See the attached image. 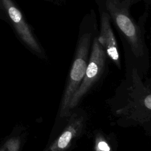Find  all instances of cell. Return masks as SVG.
Wrapping results in <instances>:
<instances>
[{
    "mask_svg": "<svg viewBox=\"0 0 151 151\" xmlns=\"http://www.w3.org/2000/svg\"><path fill=\"white\" fill-rule=\"evenodd\" d=\"M91 40V34L90 32L83 34L79 38L61 103L60 114L61 117H68L70 114V104L71 99L81 84L88 65Z\"/></svg>",
    "mask_w": 151,
    "mask_h": 151,
    "instance_id": "obj_1",
    "label": "cell"
},
{
    "mask_svg": "<svg viewBox=\"0 0 151 151\" xmlns=\"http://www.w3.org/2000/svg\"><path fill=\"white\" fill-rule=\"evenodd\" d=\"M106 9L117 28L129 44L133 54L140 57L144 53L140 30L119 0H107Z\"/></svg>",
    "mask_w": 151,
    "mask_h": 151,
    "instance_id": "obj_2",
    "label": "cell"
},
{
    "mask_svg": "<svg viewBox=\"0 0 151 151\" xmlns=\"http://www.w3.org/2000/svg\"><path fill=\"white\" fill-rule=\"evenodd\" d=\"M106 57V52L99 43L97 37H95L85 76L81 85L71 99L70 110L74 109L78 104L81 98L100 77L104 70Z\"/></svg>",
    "mask_w": 151,
    "mask_h": 151,
    "instance_id": "obj_3",
    "label": "cell"
},
{
    "mask_svg": "<svg viewBox=\"0 0 151 151\" xmlns=\"http://www.w3.org/2000/svg\"><path fill=\"white\" fill-rule=\"evenodd\" d=\"M0 4L11 19L22 41L36 52L41 53L40 46L25 22L22 13L15 5L13 1L12 0H0Z\"/></svg>",
    "mask_w": 151,
    "mask_h": 151,
    "instance_id": "obj_4",
    "label": "cell"
},
{
    "mask_svg": "<svg viewBox=\"0 0 151 151\" xmlns=\"http://www.w3.org/2000/svg\"><path fill=\"white\" fill-rule=\"evenodd\" d=\"M97 40L104 50L107 56L119 68H121L119 48L107 12H103L100 19V31Z\"/></svg>",
    "mask_w": 151,
    "mask_h": 151,
    "instance_id": "obj_5",
    "label": "cell"
},
{
    "mask_svg": "<svg viewBox=\"0 0 151 151\" xmlns=\"http://www.w3.org/2000/svg\"><path fill=\"white\" fill-rule=\"evenodd\" d=\"M83 126V117L76 114H72L62 133L45 151H65L74 139L80 134Z\"/></svg>",
    "mask_w": 151,
    "mask_h": 151,
    "instance_id": "obj_6",
    "label": "cell"
},
{
    "mask_svg": "<svg viewBox=\"0 0 151 151\" xmlns=\"http://www.w3.org/2000/svg\"><path fill=\"white\" fill-rule=\"evenodd\" d=\"M20 140L18 137H13L7 140L4 146L6 151H19L20 148Z\"/></svg>",
    "mask_w": 151,
    "mask_h": 151,
    "instance_id": "obj_7",
    "label": "cell"
},
{
    "mask_svg": "<svg viewBox=\"0 0 151 151\" xmlns=\"http://www.w3.org/2000/svg\"><path fill=\"white\" fill-rule=\"evenodd\" d=\"M96 151H110V147L107 142L102 137H97L95 141Z\"/></svg>",
    "mask_w": 151,
    "mask_h": 151,
    "instance_id": "obj_8",
    "label": "cell"
},
{
    "mask_svg": "<svg viewBox=\"0 0 151 151\" xmlns=\"http://www.w3.org/2000/svg\"><path fill=\"white\" fill-rule=\"evenodd\" d=\"M144 104L148 109L151 110V94H149L144 99Z\"/></svg>",
    "mask_w": 151,
    "mask_h": 151,
    "instance_id": "obj_9",
    "label": "cell"
},
{
    "mask_svg": "<svg viewBox=\"0 0 151 151\" xmlns=\"http://www.w3.org/2000/svg\"><path fill=\"white\" fill-rule=\"evenodd\" d=\"M0 151H6V149L5 146H4H4L0 149Z\"/></svg>",
    "mask_w": 151,
    "mask_h": 151,
    "instance_id": "obj_10",
    "label": "cell"
}]
</instances>
